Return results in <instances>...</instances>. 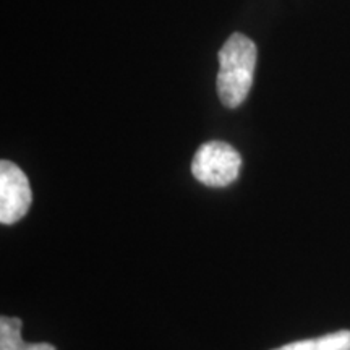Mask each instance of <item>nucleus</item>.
Segmentation results:
<instances>
[{
	"label": "nucleus",
	"instance_id": "nucleus-2",
	"mask_svg": "<svg viewBox=\"0 0 350 350\" xmlns=\"http://www.w3.org/2000/svg\"><path fill=\"white\" fill-rule=\"evenodd\" d=\"M242 169V156L224 142L201 144L191 161V174L206 187H227L237 180Z\"/></svg>",
	"mask_w": 350,
	"mask_h": 350
},
{
	"label": "nucleus",
	"instance_id": "nucleus-3",
	"mask_svg": "<svg viewBox=\"0 0 350 350\" xmlns=\"http://www.w3.org/2000/svg\"><path fill=\"white\" fill-rule=\"evenodd\" d=\"M33 203L28 177L18 165L3 159L0 163V222L15 224L29 211Z\"/></svg>",
	"mask_w": 350,
	"mask_h": 350
},
{
	"label": "nucleus",
	"instance_id": "nucleus-6",
	"mask_svg": "<svg viewBox=\"0 0 350 350\" xmlns=\"http://www.w3.org/2000/svg\"><path fill=\"white\" fill-rule=\"evenodd\" d=\"M23 350H57V349L52 344H47V342H36V344L26 342Z\"/></svg>",
	"mask_w": 350,
	"mask_h": 350
},
{
	"label": "nucleus",
	"instance_id": "nucleus-1",
	"mask_svg": "<svg viewBox=\"0 0 350 350\" xmlns=\"http://www.w3.org/2000/svg\"><path fill=\"white\" fill-rule=\"evenodd\" d=\"M217 94L226 107H239L247 99L256 67V46L242 33H234L217 54Z\"/></svg>",
	"mask_w": 350,
	"mask_h": 350
},
{
	"label": "nucleus",
	"instance_id": "nucleus-5",
	"mask_svg": "<svg viewBox=\"0 0 350 350\" xmlns=\"http://www.w3.org/2000/svg\"><path fill=\"white\" fill-rule=\"evenodd\" d=\"M20 318L2 317L0 318V350H23L26 342L21 338Z\"/></svg>",
	"mask_w": 350,
	"mask_h": 350
},
{
	"label": "nucleus",
	"instance_id": "nucleus-4",
	"mask_svg": "<svg viewBox=\"0 0 350 350\" xmlns=\"http://www.w3.org/2000/svg\"><path fill=\"white\" fill-rule=\"evenodd\" d=\"M274 350H350V331H338L321 338L297 340Z\"/></svg>",
	"mask_w": 350,
	"mask_h": 350
}]
</instances>
